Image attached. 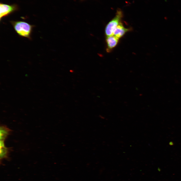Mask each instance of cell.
Wrapping results in <instances>:
<instances>
[{
  "instance_id": "cell-6",
  "label": "cell",
  "mask_w": 181,
  "mask_h": 181,
  "mask_svg": "<svg viewBox=\"0 0 181 181\" xmlns=\"http://www.w3.org/2000/svg\"><path fill=\"white\" fill-rule=\"evenodd\" d=\"M9 149L6 147L4 141H0V159L1 161L4 159L8 158Z\"/></svg>"
},
{
  "instance_id": "cell-1",
  "label": "cell",
  "mask_w": 181,
  "mask_h": 181,
  "mask_svg": "<svg viewBox=\"0 0 181 181\" xmlns=\"http://www.w3.org/2000/svg\"><path fill=\"white\" fill-rule=\"evenodd\" d=\"M14 29L20 36L31 38L33 26L23 21H12L11 22Z\"/></svg>"
},
{
  "instance_id": "cell-2",
  "label": "cell",
  "mask_w": 181,
  "mask_h": 181,
  "mask_svg": "<svg viewBox=\"0 0 181 181\" xmlns=\"http://www.w3.org/2000/svg\"><path fill=\"white\" fill-rule=\"evenodd\" d=\"M123 16L122 10H117L115 16L107 24L105 28V33L107 36L113 35L115 28L121 22Z\"/></svg>"
},
{
  "instance_id": "cell-7",
  "label": "cell",
  "mask_w": 181,
  "mask_h": 181,
  "mask_svg": "<svg viewBox=\"0 0 181 181\" xmlns=\"http://www.w3.org/2000/svg\"><path fill=\"white\" fill-rule=\"evenodd\" d=\"M11 130L5 125H2L0 127V141H4Z\"/></svg>"
},
{
  "instance_id": "cell-8",
  "label": "cell",
  "mask_w": 181,
  "mask_h": 181,
  "mask_svg": "<svg viewBox=\"0 0 181 181\" xmlns=\"http://www.w3.org/2000/svg\"><path fill=\"white\" fill-rule=\"evenodd\" d=\"M169 144L170 145H173V143L172 142H171L169 143Z\"/></svg>"
},
{
  "instance_id": "cell-3",
  "label": "cell",
  "mask_w": 181,
  "mask_h": 181,
  "mask_svg": "<svg viewBox=\"0 0 181 181\" xmlns=\"http://www.w3.org/2000/svg\"><path fill=\"white\" fill-rule=\"evenodd\" d=\"M19 8L16 4L8 5L1 3H0V19L1 21L3 17L7 16L14 12L18 10Z\"/></svg>"
},
{
  "instance_id": "cell-4",
  "label": "cell",
  "mask_w": 181,
  "mask_h": 181,
  "mask_svg": "<svg viewBox=\"0 0 181 181\" xmlns=\"http://www.w3.org/2000/svg\"><path fill=\"white\" fill-rule=\"evenodd\" d=\"M119 39L113 35L107 36L106 38L107 43V51L109 52L117 45Z\"/></svg>"
},
{
  "instance_id": "cell-5",
  "label": "cell",
  "mask_w": 181,
  "mask_h": 181,
  "mask_svg": "<svg viewBox=\"0 0 181 181\" xmlns=\"http://www.w3.org/2000/svg\"><path fill=\"white\" fill-rule=\"evenodd\" d=\"M130 30V29L125 28L121 22L115 28L113 35L119 39Z\"/></svg>"
},
{
  "instance_id": "cell-9",
  "label": "cell",
  "mask_w": 181,
  "mask_h": 181,
  "mask_svg": "<svg viewBox=\"0 0 181 181\" xmlns=\"http://www.w3.org/2000/svg\"></svg>"
}]
</instances>
